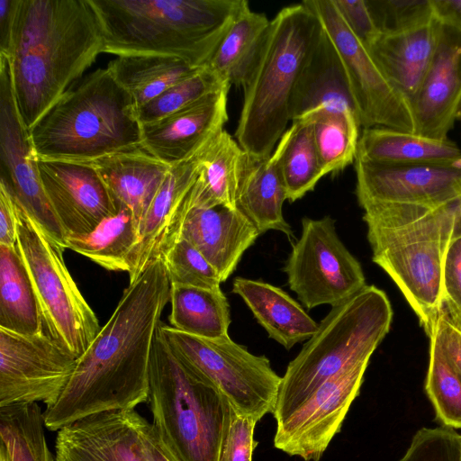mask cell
<instances>
[{
  "label": "cell",
  "mask_w": 461,
  "mask_h": 461,
  "mask_svg": "<svg viewBox=\"0 0 461 461\" xmlns=\"http://www.w3.org/2000/svg\"><path fill=\"white\" fill-rule=\"evenodd\" d=\"M169 290L162 258L129 284L110 319L77 359L57 401L45 409L49 430L148 402L152 345Z\"/></svg>",
  "instance_id": "1"
},
{
  "label": "cell",
  "mask_w": 461,
  "mask_h": 461,
  "mask_svg": "<svg viewBox=\"0 0 461 461\" xmlns=\"http://www.w3.org/2000/svg\"><path fill=\"white\" fill-rule=\"evenodd\" d=\"M103 48L90 0H18L5 56L17 111L28 131L82 77Z\"/></svg>",
  "instance_id": "2"
},
{
  "label": "cell",
  "mask_w": 461,
  "mask_h": 461,
  "mask_svg": "<svg viewBox=\"0 0 461 461\" xmlns=\"http://www.w3.org/2000/svg\"><path fill=\"white\" fill-rule=\"evenodd\" d=\"M245 0H90L103 53L162 55L204 67Z\"/></svg>",
  "instance_id": "3"
},
{
  "label": "cell",
  "mask_w": 461,
  "mask_h": 461,
  "mask_svg": "<svg viewBox=\"0 0 461 461\" xmlns=\"http://www.w3.org/2000/svg\"><path fill=\"white\" fill-rule=\"evenodd\" d=\"M29 134L39 159L89 163L143 149L136 104L107 68L70 86Z\"/></svg>",
  "instance_id": "4"
},
{
  "label": "cell",
  "mask_w": 461,
  "mask_h": 461,
  "mask_svg": "<svg viewBox=\"0 0 461 461\" xmlns=\"http://www.w3.org/2000/svg\"><path fill=\"white\" fill-rule=\"evenodd\" d=\"M364 211L373 261L396 284L428 333L444 308L442 263L456 203L375 204Z\"/></svg>",
  "instance_id": "5"
},
{
  "label": "cell",
  "mask_w": 461,
  "mask_h": 461,
  "mask_svg": "<svg viewBox=\"0 0 461 461\" xmlns=\"http://www.w3.org/2000/svg\"><path fill=\"white\" fill-rule=\"evenodd\" d=\"M321 31L303 1L282 8L270 21L258 59L242 86L235 137L249 156L269 157L286 131L294 87Z\"/></svg>",
  "instance_id": "6"
},
{
  "label": "cell",
  "mask_w": 461,
  "mask_h": 461,
  "mask_svg": "<svg viewBox=\"0 0 461 461\" xmlns=\"http://www.w3.org/2000/svg\"><path fill=\"white\" fill-rule=\"evenodd\" d=\"M392 320L391 303L375 285H366L331 307L282 376L273 412L276 424L285 420L326 381L369 362L389 332Z\"/></svg>",
  "instance_id": "7"
},
{
  "label": "cell",
  "mask_w": 461,
  "mask_h": 461,
  "mask_svg": "<svg viewBox=\"0 0 461 461\" xmlns=\"http://www.w3.org/2000/svg\"><path fill=\"white\" fill-rule=\"evenodd\" d=\"M153 425L182 461H218L230 402L157 330L149 362Z\"/></svg>",
  "instance_id": "8"
},
{
  "label": "cell",
  "mask_w": 461,
  "mask_h": 461,
  "mask_svg": "<svg viewBox=\"0 0 461 461\" xmlns=\"http://www.w3.org/2000/svg\"><path fill=\"white\" fill-rule=\"evenodd\" d=\"M16 207L17 246L47 334L78 358L100 331L98 319L65 264V249L53 241L17 203Z\"/></svg>",
  "instance_id": "9"
},
{
  "label": "cell",
  "mask_w": 461,
  "mask_h": 461,
  "mask_svg": "<svg viewBox=\"0 0 461 461\" xmlns=\"http://www.w3.org/2000/svg\"><path fill=\"white\" fill-rule=\"evenodd\" d=\"M159 330L177 354L212 383L239 414L258 421L273 414L282 377L267 357L250 353L229 336L200 338L163 322Z\"/></svg>",
  "instance_id": "10"
},
{
  "label": "cell",
  "mask_w": 461,
  "mask_h": 461,
  "mask_svg": "<svg viewBox=\"0 0 461 461\" xmlns=\"http://www.w3.org/2000/svg\"><path fill=\"white\" fill-rule=\"evenodd\" d=\"M284 271L290 289L309 310L336 306L366 285L359 261L339 239L330 216L302 220L301 237L293 245Z\"/></svg>",
  "instance_id": "11"
},
{
  "label": "cell",
  "mask_w": 461,
  "mask_h": 461,
  "mask_svg": "<svg viewBox=\"0 0 461 461\" xmlns=\"http://www.w3.org/2000/svg\"><path fill=\"white\" fill-rule=\"evenodd\" d=\"M303 3L317 16L340 55L360 127H383L415 134L411 103L387 80L366 47L350 32L333 1Z\"/></svg>",
  "instance_id": "12"
},
{
  "label": "cell",
  "mask_w": 461,
  "mask_h": 461,
  "mask_svg": "<svg viewBox=\"0 0 461 461\" xmlns=\"http://www.w3.org/2000/svg\"><path fill=\"white\" fill-rule=\"evenodd\" d=\"M0 182L46 234L66 249L67 234L41 182L37 158L17 111L10 63L5 55H0Z\"/></svg>",
  "instance_id": "13"
},
{
  "label": "cell",
  "mask_w": 461,
  "mask_h": 461,
  "mask_svg": "<svg viewBox=\"0 0 461 461\" xmlns=\"http://www.w3.org/2000/svg\"><path fill=\"white\" fill-rule=\"evenodd\" d=\"M77 359L44 332L25 336L0 329V407L38 402L51 406Z\"/></svg>",
  "instance_id": "14"
},
{
  "label": "cell",
  "mask_w": 461,
  "mask_h": 461,
  "mask_svg": "<svg viewBox=\"0 0 461 461\" xmlns=\"http://www.w3.org/2000/svg\"><path fill=\"white\" fill-rule=\"evenodd\" d=\"M368 363L331 377L285 420L277 423L275 447L304 461H320L359 394Z\"/></svg>",
  "instance_id": "15"
},
{
  "label": "cell",
  "mask_w": 461,
  "mask_h": 461,
  "mask_svg": "<svg viewBox=\"0 0 461 461\" xmlns=\"http://www.w3.org/2000/svg\"><path fill=\"white\" fill-rule=\"evenodd\" d=\"M358 204H413L438 207L461 198V163L383 165L355 159Z\"/></svg>",
  "instance_id": "16"
},
{
  "label": "cell",
  "mask_w": 461,
  "mask_h": 461,
  "mask_svg": "<svg viewBox=\"0 0 461 461\" xmlns=\"http://www.w3.org/2000/svg\"><path fill=\"white\" fill-rule=\"evenodd\" d=\"M41 182L67 236L85 235L119 209L88 163L37 158Z\"/></svg>",
  "instance_id": "17"
},
{
  "label": "cell",
  "mask_w": 461,
  "mask_h": 461,
  "mask_svg": "<svg viewBox=\"0 0 461 461\" xmlns=\"http://www.w3.org/2000/svg\"><path fill=\"white\" fill-rule=\"evenodd\" d=\"M148 420L134 410L107 411L57 431L56 461H149L143 443Z\"/></svg>",
  "instance_id": "18"
},
{
  "label": "cell",
  "mask_w": 461,
  "mask_h": 461,
  "mask_svg": "<svg viewBox=\"0 0 461 461\" xmlns=\"http://www.w3.org/2000/svg\"><path fill=\"white\" fill-rule=\"evenodd\" d=\"M229 89L225 86L176 113L142 124V149L168 166L196 156L228 121Z\"/></svg>",
  "instance_id": "19"
},
{
  "label": "cell",
  "mask_w": 461,
  "mask_h": 461,
  "mask_svg": "<svg viewBox=\"0 0 461 461\" xmlns=\"http://www.w3.org/2000/svg\"><path fill=\"white\" fill-rule=\"evenodd\" d=\"M461 100V31L441 23L438 44L411 103L415 134L445 140Z\"/></svg>",
  "instance_id": "20"
},
{
  "label": "cell",
  "mask_w": 461,
  "mask_h": 461,
  "mask_svg": "<svg viewBox=\"0 0 461 461\" xmlns=\"http://www.w3.org/2000/svg\"><path fill=\"white\" fill-rule=\"evenodd\" d=\"M259 235L257 228L238 208L182 206L174 240L179 237L190 242L224 282Z\"/></svg>",
  "instance_id": "21"
},
{
  "label": "cell",
  "mask_w": 461,
  "mask_h": 461,
  "mask_svg": "<svg viewBox=\"0 0 461 461\" xmlns=\"http://www.w3.org/2000/svg\"><path fill=\"white\" fill-rule=\"evenodd\" d=\"M200 152L170 167L149 204L139 227L138 241L129 257L130 283L151 262L161 258L174 240L183 203L199 173Z\"/></svg>",
  "instance_id": "22"
},
{
  "label": "cell",
  "mask_w": 461,
  "mask_h": 461,
  "mask_svg": "<svg viewBox=\"0 0 461 461\" xmlns=\"http://www.w3.org/2000/svg\"><path fill=\"white\" fill-rule=\"evenodd\" d=\"M322 110L351 111L357 117L344 64L321 26L294 90L291 122L306 120Z\"/></svg>",
  "instance_id": "23"
},
{
  "label": "cell",
  "mask_w": 461,
  "mask_h": 461,
  "mask_svg": "<svg viewBox=\"0 0 461 461\" xmlns=\"http://www.w3.org/2000/svg\"><path fill=\"white\" fill-rule=\"evenodd\" d=\"M441 22L435 16L427 23L398 34H379L366 47L387 78L411 104L434 55Z\"/></svg>",
  "instance_id": "24"
},
{
  "label": "cell",
  "mask_w": 461,
  "mask_h": 461,
  "mask_svg": "<svg viewBox=\"0 0 461 461\" xmlns=\"http://www.w3.org/2000/svg\"><path fill=\"white\" fill-rule=\"evenodd\" d=\"M281 155L280 141L267 158H255L246 153L236 205L260 234L274 230L291 237V226L283 215L286 192L280 167Z\"/></svg>",
  "instance_id": "25"
},
{
  "label": "cell",
  "mask_w": 461,
  "mask_h": 461,
  "mask_svg": "<svg viewBox=\"0 0 461 461\" xmlns=\"http://www.w3.org/2000/svg\"><path fill=\"white\" fill-rule=\"evenodd\" d=\"M232 292L240 295L269 338L289 350L309 339L319 324L295 300L271 284L236 277Z\"/></svg>",
  "instance_id": "26"
},
{
  "label": "cell",
  "mask_w": 461,
  "mask_h": 461,
  "mask_svg": "<svg viewBox=\"0 0 461 461\" xmlns=\"http://www.w3.org/2000/svg\"><path fill=\"white\" fill-rule=\"evenodd\" d=\"M88 164L97 171L116 203L132 212L139 227L171 167L144 149L110 155Z\"/></svg>",
  "instance_id": "27"
},
{
  "label": "cell",
  "mask_w": 461,
  "mask_h": 461,
  "mask_svg": "<svg viewBox=\"0 0 461 461\" xmlns=\"http://www.w3.org/2000/svg\"><path fill=\"white\" fill-rule=\"evenodd\" d=\"M246 152L222 130L200 152V168L185 208L224 205L237 209L236 196Z\"/></svg>",
  "instance_id": "28"
},
{
  "label": "cell",
  "mask_w": 461,
  "mask_h": 461,
  "mask_svg": "<svg viewBox=\"0 0 461 461\" xmlns=\"http://www.w3.org/2000/svg\"><path fill=\"white\" fill-rule=\"evenodd\" d=\"M356 158L383 165H453L461 163V149L448 139L373 127L363 129Z\"/></svg>",
  "instance_id": "29"
},
{
  "label": "cell",
  "mask_w": 461,
  "mask_h": 461,
  "mask_svg": "<svg viewBox=\"0 0 461 461\" xmlns=\"http://www.w3.org/2000/svg\"><path fill=\"white\" fill-rule=\"evenodd\" d=\"M270 21L246 2L206 63L230 86H243L261 52Z\"/></svg>",
  "instance_id": "30"
},
{
  "label": "cell",
  "mask_w": 461,
  "mask_h": 461,
  "mask_svg": "<svg viewBox=\"0 0 461 461\" xmlns=\"http://www.w3.org/2000/svg\"><path fill=\"white\" fill-rule=\"evenodd\" d=\"M37 296L18 246L0 245V329L25 336L43 333Z\"/></svg>",
  "instance_id": "31"
},
{
  "label": "cell",
  "mask_w": 461,
  "mask_h": 461,
  "mask_svg": "<svg viewBox=\"0 0 461 461\" xmlns=\"http://www.w3.org/2000/svg\"><path fill=\"white\" fill-rule=\"evenodd\" d=\"M201 68L177 57L162 55L117 56L107 66L114 79L132 97L137 109Z\"/></svg>",
  "instance_id": "32"
},
{
  "label": "cell",
  "mask_w": 461,
  "mask_h": 461,
  "mask_svg": "<svg viewBox=\"0 0 461 461\" xmlns=\"http://www.w3.org/2000/svg\"><path fill=\"white\" fill-rule=\"evenodd\" d=\"M170 326L204 339L229 336L230 304L221 286L207 289L170 285Z\"/></svg>",
  "instance_id": "33"
},
{
  "label": "cell",
  "mask_w": 461,
  "mask_h": 461,
  "mask_svg": "<svg viewBox=\"0 0 461 461\" xmlns=\"http://www.w3.org/2000/svg\"><path fill=\"white\" fill-rule=\"evenodd\" d=\"M118 212L85 235H68L69 249L111 271H129V257L138 241L139 224L132 212L118 203Z\"/></svg>",
  "instance_id": "34"
},
{
  "label": "cell",
  "mask_w": 461,
  "mask_h": 461,
  "mask_svg": "<svg viewBox=\"0 0 461 461\" xmlns=\"http://www.w3.org/2000/svg\"><path fill=\"white\" fill-rule=\"evenodd\" d=\"M282 144L281 173L286 200L294 202L312 191L325 176L310 121L292 122L279 140Z\"/></svg>",
  "instance_id": "35"
},
{
  "label": "cell",
  "mask_w": 461,
  "mask_h": 461,
  "mask_svg": "<svg viewBox=\"0 0 461 461\" xmlns=\"http://www.w3.org/2000/svg\"><path fill=\"white\" fill-rule=\"evenodd\" d=\"M45 428L37 402L0 407V446L8 461H56L46 441Z\"/></svg>",
  "instance_id": "36"
},
{
  "label": "cell",
  "mask_w": 461,
  "mask_h": 461,
  "mask_svg": "<svg viewBox=\"0 0 461 461\" xmlns=\"http://www.w3.org/2000/svg\"><path fill=\"white\" fill-rule=\"evenodd\" d=\"M306 120L312 124L325 175L337 174L355 162L360 125L353 112L322 110Z\"/></svg>",
  "instance_id": "37"
},
{
  "label": "cell",
  "mask_w": 461,
  "mask_h": 461,
  "mask_svg": "<svg viewBox=\"0 0 461 461\" xmlns=\"http://www.w3.org/2000/svg\"><path fill=\"white\" fill-rule=\"evenodd\" d=\"M426 393L436 418L443 426L461 429V376L442 354L435 336L429 332Z\"/></svg>",
  "instance_id": "38"
},
{
  "label": "cell",
  "mask_w": 461,
  "mask_h": 461,
  "mask_svg": "<svg viewBox=\"0 0 461 461\" xmlns=\"http://www.w3.org/2000/svg\"><path fill=\"white\" fill-rule=\"evenodd\" d=\"M225 86L230 85L222 82L208 67H202L192 76L175 84L149 103L138 108V119L141 125L154 122L191 105Z\"/></svg>",
  "instance_id": "39"
},
{
  "label": "cell",
  "mask_w": 461,
  "mask_h": 461,
  "mask_svg": "<svg viewBox=\"0 0 461 461\" xmlns=\"http://www.w3.org/2000/svg\"><path fill=\"white\" fill-rule=\"evenodd\" d=\"M161 258L170 285L212 289L222 283L216 269L185 239L176 238Z\"/></svg>",
  "instance_id": "40"
},
{
  "label": "cell",
  "mask_w": 461,
  "mask_h": 461,
  "mask_svg": "<svg viewBox=\"0 0 461 461\" xmlns=\"http://www.w3.org/2000/svg\"><path fill=\"white\" fill-rule=\"evenodd\" d=\"M380 34H398L416 29L435 17L431 0H366Z\"/></svg>",
  "instance_id": "41"
},
{
  "label": "cell",
  "mask_w": 461,
  "mask_h": 461,
  "mask_svg": "<svg viewBox=\"0 0 461 461\" xmlns=\"http://www.w3.org/2000/svg\"><path fill=\"white\" fill-rule=\"evenodd\" d=\"M398 461H461V434L443 425L423 427Z\"/></svg>",
  "instance_id": "42"
},
{
  "label": "cell",
  "mask_w": 461,
  "mask_h": 461,
  "mask_svg": "<svg viewBox=\"0 0 461 461\" xmlns=\"http://www.w3.org/2000/svg\"><path fill=\"white\" fill-rule=\"evenodd\" d=\"M442 292L444 307L461 328V216L458 211L445 248Z\"/></svg>",
  "instance_id": "43"
},
{
  "label": "cell",
  "mask_w": 461,
  "mask_h": 461,
  "mask_svg": "<svg viewBox=\"0 0 461 461\" xmlns=\"http://www.w3.org/2000/svg\"><path fill=\"white\" fill-rule=\"evenodd\" d=\"M258 420L239 414L230 405L218 461H252L258 442L254 430Z\"/></svg>",
  "instance_id": "44"
},
{
  "label": "cell",
  "mask_w": 461,
  "mask_h": 461,
  "mask_svg": "<svg viewBox=\"0 0 461 461\" xmlns=\"http://www.w3.org/2000/svg\"><path fill=\"white\" fill-rule=\"evenodd\" d=\"M350 32L366 46L380 34L373 22L366 0H332Z\"/></svg>",
  "instance_id": "45"
},
{
  "label": "cell",
  "mask_w": 461,
  "mask_h": 461,
  "mask_svg": "<svg viewBox=\"0 0 461 461\" xmlns=\"http://www.w3.org/2000/svg\"><path fill=\"white\" fill-rule=\"evenodd\" d=\"M429 332L435 336L447 362L461 376V328L453 321L445 307L427 335Z\"/></svg>",
  "instance_id": "46"
},
{
  "label": "cell",
  "mask_w": 461,
  "mask_h": 461,
  "mask_svg": "<svg viewBox=\"0 0 461 461\" xmlns=\"http://www.w3.org/2000/svg\"><path fill=\"white\" fill-rule=\"evenodd\" d=\"M0 245H17V207L6 186L0 182Z\"/></svg>",
  "instance_id": "47"
},
{
  "label": "cell",
  "mask_w": 461,
  "mask_h": 461,
  "mask_svg": "<svg viewBox=\"0 0 461 461\" xmlns=\"http://www.w3.org/2000/svg\"><path fill=\"white\" fill-rule=\"evenodd\" d=\"M143 443L149 461H182L163 439L153 423L146 422Z\"/></svg>",
  "instance_id": "48"
},
{
  "label": "cell",
  "mask_w": 461,
  "mask_h": 461,
  "mask_svg": "<svg viewBox=\"0 0 461 461\" xmlns=\"http://www.w3.org/2000/svg\"><path fill=\"white\" fill-rule=\"evenodd\" d=\"M18 0H0V54L6 55Z\"/></svg>",
  "instance_id": "49"
},
{
  "label": "cell",
  "mask_w": 461,
  "mask_h": 461,
  "mask_svg": "<svg viewBox=\"0 0 461 461\" xmlns=\"http://www.w3.org/2000/svg\"><path fill=\"white\" fill-rule=\"evenodd\" d=\"M435 16L461 31V0H431Z\"/></svg>",
  "instance_id": "50"
},
{
  "label": "cell",
  "mask_w": 461,
  "mask_h": 461,
  "mask_svg": "<svg viewBox=\"0 0 461 461\" xmlns=\"http://www.w3.org/2000/svg\"><path fill=\"white\" fill-rule=\"evenodd\" d=\"M0 461H8L5 450L0 446Z\"/></svg>",
  "instance_id": "51"
},
{
  "label": "cell",
  "mask_w": 461,
  "mask_h": 461,
  "mask_svg": "<svg viewBox=\"0 0 461 461\" xmlns=\"http://www.w3.org/2000/svg\"><path fill=\"white\" fill-rule=\"evenodd\" d=\"M456 119L461 120V100L456 112Z\"/></svg>",
  "instance_id": "52"
},
{
  "label": "cell",
  "mask_w": 461,
  "mask_h": 461,
  "mask_svg": "<svg viewBox=\"0 0 461 461\" xmlns=\"http://www.w3.org/2000/svg\"><path fill=\"white\" fill-rule=\"evenodd\" d=\"M456 208H457V211H458V213L460 214L461 216V198L456 203Z\"/></svg>",
  "instance_id": "53"
}]
</instances>
